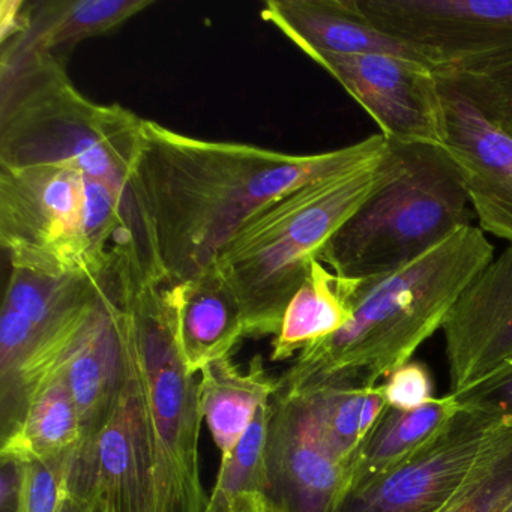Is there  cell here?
<instances>
[{
    "mask_svg": "<svg viewBox=\"0 0 512 512\" xmlns=\"http://www.w3.org/2000/svg\"><path fill=\"white\" fill-rule=\"evenodd\" d=\"M388 146L379 133L320 154H286L196 139L146 119L130 190L143 253L166 286L191 280L257 211L310 182L379 161Z\"/></svg>",
    "mask_w": 512,
    "mask_h": 512,
    "instance_id": "6da1fadb",
    "label": "cell"
},
{
    "mask_svg": "<svg viewBox=\"0 0 512 512\" xmlns=\"http://www.w3.org/2000/svg\"><path fill=\"white\" fill-rule=\"evenodd\" d=\"M493 257L484 230L467 226L410 265L361 280L352 299V319L299 352L278 380V392L380 385V379L412 361L419 347L443 328L461 293Z\"/></svg>",
    "mask_w": 512,
    "mask_h": 512,
    "instance_id": "7a4b0ae2",
    "label": "cell"
},
{
    "mask_svg": "<svg viewBox=\"0 0 512 512\" xmlns=\"http://www.w3.org/2000/svg\"><path fill=\"white\" fill-rule=\"evenodd\" d=\"M145 122L119 104L85 97L58 56L0 58L2 169L68 167L131 202Z\"/></svg>",
    "mask_w": 512,
    "mask_h": 512,
    "instance_id": "3957f363",
    "label": "cell"
},
{
    "mask_svg": "<svg viewBox=\"0 0 512 512\" xmlns=\"http://www.w3.org/2000/svg\"><path fill=\"white\" fill-rule=\"evenodd\" d=\"M112 266L151 431L154 512H205L200 386L179 346L167 286L136 239L115 245Z\"/></svg>",
    "mask_w": 512,
    "mask_h": 512,
    "instance_id": "277c9868",
    "label": "cell"
},
{
    "mask_svg": "<svg viewBox=\"0 0 512 512\" xmlns=\"http://www.w3.org/2000/svg\"><path fill=\"white\" fill-rule=\"evenodd\" d=\"M388 143L379 161L310 182L260 209L220 251L214 266L241 304L247 337L278 334L311 263L394 173L397 152Z\"/></svg>",
    "mask_w": 512,
    "mask_h": 512,
    "instance_id": "5b68a950",
    "label": "cell"
},
{
    "mask_svg": "<svg viewBox=\"0 0 512 512\" xmlns=\"http://www.w3.org/2000/svg\"><path fill=\"white\" fill-rule=\"evenodd\" d=\"M139 239L127 197L68 167H0V245L11 268L103 277L119 239Z\"/></svg>",
    "mask_w": 512,
    "mask_h": 512,
    "instance_id": "8992f818",
    "label": "cell"
},
{
    "mask_svg": "<svg viewBox=\"0 0 512 512\" xmlns=\"http://www.w3.org/2000/svg\"><path fill=\"white\" fill-rule=\"evenodd\" d=\"M397 166L329 239L319 260L374 280L415 262L476 218L460 167L443 146L392 142Z\"/></svg>",
    "mask_w": 512,
    "mask_h": 512,
    "instance_id": "52a82bcc",
    "label": "cell"
},
{
    "mask_svg": "<svg viewBox=\"0 0 512 512\" xmlns=\"http://www.w3.org/2000/svg\"><path fill=\"white\" fill-rule=\"evenodd\" d=\"M377 29L415 47L436 70L512 61V0H355Z\"/></svg>",
    "mask_w": 512,
    "mask_h": 512,
    "instance_id": "ba28073f",
    "label": "cell"
},
{
    "mask_svg": "<svg viewBox=\"0 0 512 512\" xmlns=\"http://www.w3.org/2000/svg\"><path fill=\"white\" fill-rule=\"evenodd\" d=\"M127 320V317H125ZM125 382L109 421L74 449L67 493L92 512H154V458L130 341Z\"/></svg>",
    "mask_w": 512,
    "mask_h": 512,
    "instance_id": "9c48e42d",
    "label": "cell"
},
{
    "mask_svg": "<svg viewBox=\"0 0 512 512\" xmlns=\"http://www.w3.org/2000/svg\"><path fill=\"white\" fill-rule=\"evenodd\" d=\"M307 56L343 86L386 140L445 146V110L436 68L388 55Z\"/></svg>",
    "mask_w": 512,
    "mask_h": 512,
    "instance_id": "30bf717a",
    "label": "cell"
},
{
    "mask_svg": "<svg viewBox=\"0 0 512 512\" xmlns=\"http://www.w3.org/2000/svg\"><path fill=\"white\" fill-rule=\"evenodd\" d=\"M500 424L484 413L460 410L445 433L415 458L347 491L337 512H439Z\"/></svg>",
    "mask_w": 512,
    "mask_h": 512,
    "instance_id": "8fae6325",
    "label": "cell"
},
{
    "mask_svg": "<svg viewBox=\"0 0 512 512\" xmlns=\"http://www.w3.org/2000/svg\"><path fill=\"white\" fill-rule=\"evenodd\" d=\"M268 457L272 505L280 512H337L349 490L352 466L317 433L301 398H272Z\"/></svg>",
    "mask_w": 512,
    "mask_h": 512,
    "instance_id": "7c38bea8",
    "label": "cell"
},
{
    "mask_svg": "<svg viewBox=\"0 0 512 512\" xmlns=\"http://www.w3.org/2000/svg\"><path fill=\"white\" fill-rule=\"evenodd\" d=\"M442 331L452 394L512 361V245L464 289Z\"/></svg>",
    "mask_w": 512,
    "mask_h": 512,
    "instance_id": "4fadbf2b",
    "label": "cell"
},
{
    "mask_svg": "<svg viewBox=\"0 0 512 512\" xmlns=\"http://www.w3.org/2000/svg\"><path fill=\"white\" fill-rule=\"evenodd\" d=\"M437 79L445 110L443 148L460 167L479 227L512 245V140L446 80Z\"/></svg>",
    "mask_w": 512,
    "mask_h": 512,
    "instance_id": "5bb4252c",
    "label": "cell"
},
{
    "mask_svg": "<svg viewBox=\"0 0 512 512\" xmlns=\"http://www.w3.org/2000/svg\"><path fill=\"white\" fill-rule=\"evenodd\" d=\"M127 364V320L110 263L94 311L65 358L79 412L80 443L94 442L109 421L125 382Z\"/></svg>",
    "mask_w": 512,
    "mask_h": 512,
    "instance_id": "9a60e30c",
    "label": "cell"
},
{
    "mask_svg": "<svg viewBox=\"0 0 512 512\" xmlns=\"http://www.w3.org/2000/svg\"><path fill=\"white\" fill-rule=\"evenodd\" d=\"M262 19L305 55H388L431 65L415 47L365 19L355 0H269L263 5Z\"/></svg>",
    "mask_w": 512,
    "mask_h": 512,
    "instance_id": "2e32d148",
    "label": "cell"
},
{
    "mask_svg": "<svg viewBox=\"0 0 512 512\" xmlns=\"http://www.w3.org/2000/svg\"><path fill=\"white\" fill-rule=\"evenodd\" d=\"M176 334L191 373L230 358L247 337L244 311L232 287L214 265L197 277L167 286Z\"/></svg>",
    "mask_w": 512,
    "mask_h": 512,
    "instance_id": "e0dca14e",
    "label": "cell"
},
{
    "mask_svg": "<svg viewBox=\"0 0 512 512\" xmlns=\"http://www.w3.org/2000/svg\"><path fill=\"white\" fill-rule=\"evenodd\" d=\"M154 7L152 0H44L29 2L28 25L2 44L0 58L53 55L64 59L82 41L115 31Z\"/></svg>",
    "mask_w": 512,
    "mask_h": 512,
    "instance_id": "ac0fdd59",
    "label": "cell"
},
{
    "mask_svg": "<svg viewBox=\"0 0 512 512\" xmlns=\"http://www.w3.org/2000/svg\"><path fill=\"white\" fill-rule=\"evenodd\" d=\"M458 412L451 392L418 409L388 407L353 461L349 490L376 481L415 458L445 433Z\"/></svg>",
    "mask_w": 512,
    "mask_h": 512,
    "instance_id": "d6986e66",
    "label": "cell"
},
{
    "mask_svg": "<svg viewBox=\"0 0 512 512\" xmlns=\"http://www.w3.org/2000/svg\"><path fill=\"white\" fill-rule=\"evenodd\" d=\"M200 374L203 419L224 458L247 433L257 410L275 397L280 383L269 376L262 356H256L247 371L232 358H224L212 362Z\"/></svg>",
    "mask_w": 512,
    "mask_h": 512,
    "instance_id": "ffe728a7",
    "label": "cell"
},
{
    "mask_svg": "<svg viewBox=\"0 0 512 512\" xmlns=\"http://www.w3.org/2000/svg\"><path fill=\"white\" fill-rule=\"evenodd\" d=\"M361 280L340 277L320 260L284 311L280 331L272 343L271 361L280 362L311 343L340 331L352 319V299Z\"/></svg>",
    "mask_w": 512,
    "mask_h": 512,
    "instance_id": "44dd1931",
    "label": "cell"
},
{
    "mask_svg": "<svg viewBox=\"0 0 512 512\" xmlns=\"http://www.w3.org/2000/svg\"><path fill=\"white\" fill-rule=\"evenodd\" d=\"M80 442L79 412L64 361L38 386L22 425L2 442L0 455L47 460L73 451Z\"/></svg>",
    "mask_w": 512,
    "mask_h": 512,
    "instance_id": "7402d4cb",
    "label": "cell"
},
{
    "mask_svg": "<svg viewBox=\"0 0 512 512\" xmlns=\"http://www.w3.org/2000/svg\"><path fill=\"white\" fill-rule=\"evenodd\" d=\"M292 395L301 398L323 442L349 466L389 407L382 385L322 386Z\"/></svg>",
    "mask_w": 512,
    "mask_h": 512,
    "instance_id": "603a6c76",
    "label": "cell"
},
{
    "mask_svg": "<svg viewBox=\"0 0 512 512\" xmlns=\"http://www.w3.org/2000/svg\"><path fill=\"white\" fill-rule=\"evenodd\" d=\"M271 418V403L263 404L238 445L221 458L220 472L205 512H250L271 500L266 457Z\"/></svg>",
    "mask_w": 512,
    "mask_h": 512,
    "instance_id": "cb8c5ba5",
    "label": "cell"
},
{
    "mask_svg": "<svg viewBox=\"0 0 512 512\" xmlns=\"http://www.w3.org/2000/svg\"><path fill=\"white\" fill-rule=\"evenodd\" d=\"M512 499V427L502 422L439 512H500Z\"/></svg>",
    "mask_w": 512,
    "mask_h": 512,
    "instance_id": "d4e9b609",
    "label": "cell"
},
{
    "mask_svg": "<svg viewBox=\"0 0 512 512\" xmlns=\"http://www.w3.org/2000/svg\"><path fill=\"white\" fill-rule=\"evenodd\" d=\"M479 115L512 140V61L470 70H437Z\"/></svg>",
    "mask_w": 512,
    "mask_h": 512,
    "instance_id": "484cf974",
    "label": "cell"
},
{
    "mask_svg": "<svg viewBox=\"0 0 512 512\" xmlns=\"http://www.w3.org/2000/svg\"><path fill=\"white\" fill-rule=\"evenodd\" d=\"M73 451L47 460L23 461L19 512H59L67 497Z\"/></svg>",
    "mask_w": 512,
    "mask_h": 512,
    "instance_id": "4316f807",
    "label": "cell"
},
{
    "mask_svg": "<svg viewBox=\"0 0 512 512\" xmlns=\"http://www.w3.org/2000/svg\"><path fill=\"white\" fill-rule=\"evenodd\" d=\"M452 395L460 410L484 413L512 427V361L482 382Z\"/></svg>",
    "mask_w": 512,
    "mask_h": 512,
    "instance_id": "83f0119b",
    "label": "cell"
},
{
    "mask_svg": "<svg viewBox=\"0 0 512 512\" xmlns=\"http://www.w3.org/2000/svg\"><path fill=\"white\" fill-rule=\"evenodd\" d=\"M380 385L388 406L394 409H418L436 398L430 370L427 365L413 359L392 371Z\"/></svg>",
    "mask_w": 512,
    "mask_h": 512,
    "instance_id": "f1b7e54d",
    "label": "cell"
},
{
    "mask_svg": "<svg viewBox=\"0 0 512 512\" xmlns=\"http://www.w3.org/2000/svg\"><path fill=\"white\" fill-rule=\"evenodd\" d=\"M2 457L0 469V512H19L22 494L23 461L11 455Z\"/></svg>",
    "mask_w": 512,
    "mask_h": 512,
    "instance_id": "f546056e",
    "label": "cell"
},
{
    "mask_svg": "<svg viewBox=\"0 0 512 512\" xmlns=\"http://www.w3.org/2000/svg\"><path fill=\"white\" fill-rule=\"evenodd\" d=\"M59 512H92L85 503L79 502V500L71 497L70 494L67 493V497H65L64 505H62L61 511Z\"/></svg>",
    "mask_w": 512,
    "mask_h": 512,
    "instance_id": "4dcf8cb0",
    "label": "cell"
},
{
    "mask_svg": "<svg viewBox=\"0 0 512 512\" xmlns=\"http://www.w3.org/2000/svg\"><path fill=\"white\" fill-rule=\"evenodd\" d=\"M256 512H280L277 508H275L274 505H272L271 500H269L268 503H265V505L260 506L259 509H257Z\"/></svg>",
    "mask_w": 512,
    "mask_h": 512,
    "instance_id": "1f68e13d",
    "label": "cell"
},
{
    "mask_svg": "<svg viewBox=\"0 0 512 512\" xmlns=\"http://www.w3.org/2000/svg\"><path fill=\"white\" fill-rule=\"evenodd\" d=\"M500 512H512V499L509 500L508 503H506L505 508L502 509Z\"/></svg>",
    "mask_w": 512,
    "mask_h": 512,
    "instance_id": "d6a6232c",
    "label": "cell"
}]
</instances>
